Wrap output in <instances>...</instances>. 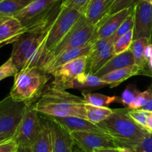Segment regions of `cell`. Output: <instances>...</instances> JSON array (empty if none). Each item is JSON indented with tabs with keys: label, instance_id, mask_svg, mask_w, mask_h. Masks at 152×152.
<instances>
[{
	"label": "cell",
	"instance_id": "1f68e13d",
	"mask_svg": "<svg viewBox=\"0 0 152 152\" xmlns=\"http://www.w3.org/2000/svg\"><path fill=\"white\" fill-rule=\"evenodd\" d=\"M139 92L140 91L137 90L135 86H128L126 89L123 91L121 97H119V102L128 107L133 102V100L136 97V96L138 94Z\"/></svg>",
	"mask_w": 152,
	"mask_h": 152
},
{
	"label": "cell",
	"instance_id": "7bdbcfd3",
	"mask_svg": "<svg viewBox=\"0 0 152 152\" xmlns=\"http://www.w3.org/2000/svg\"><path fill=\"white\" fill-rule=\"evenodd\" d=\"M148 67L152 72V58L148 61Z\"/></svg>",
	"mask_w": 152,
	"mask_h": 152
},
{
	"label": "cell",
	"instance_id": "7dc6e473",
	"mask_svg": "<svg viewBox=\"0 0 152 152\" xmlns=\"http://www.w3.org/2000/svg\"><path fill=\"white\" fill-rule=\"evenodd\" d=\"M0 1H2V0H0Z\"/></svg>",
	"mask_w": 152,
	"mask_h": 152
},
{
	"label": "cell",
	"instance_id": "f546056e",
	"mask_svg": "<svg viewBox=\"0 0 152 152\" xmlns=\"http://www.w3.org/2000/svg\"><path fill=\"white\" fill-rule=\"evenodd\" d=\"M134 8L132 9V11L130 12V14H128V17L125 19L122 23L121 24V26H119V28H118V30L116 31V32L115 33V37H116V40L119 37L122 36L125 34H126L127 32L130 31L131 30L134 29Z\"/></svg>",
	"mask_w": 152,
	"mask_h": 152
},
{
	"label": "cell",
	"instance_id": "ba28073f",
	"mask_svg": "<svg viewBox=\"0 0 152 152\" xmlns=\"http://www.w3.org/2000/svg\"><path fill=\"white\" fill-rule=\"evenodd\" d=\"M60 0H33L14 17L23 26L31 27L53 15V9Z\"/></svg>",
	"mask_w": 152,
	"mask_h": 152
},
{
	"label": "cell",
	"instance_id": "9c48e42d",
	"mask_svg": "<svg viewBox=\"0 0 152 152\" xmlns=\"http://www.w3.org/2000/svg\"><path fill=\"white\" fill-rule=\"evenodd\" d=\"M86 63L87 56H82L54 69L49 74L54 77L49 86L64 90L71 89L73 80L80 74L85 72Z\"/></svg>",
	"mask_w": 152,
	"mask_h": 152
},
{
	"label": "cell",
	"instance_id": "277c9868",
	"mask_svg": "<svg viewBox=\"0 0 152 152\" xmlns=\"http://www.w3.org/2000/svg\"><path fill=\"white\" fill-rule=\"evenodd\" d=\"M96 32V28L89 23L82 14L61 41L54 48L53 50L49 52L43 67L52 58L62 52L69 49L80 47L94 40Z\"/></svg>",
	"mask_w": 152,
	"mask_h": 152
},
{
	"label": "cell",
	"instance_id": "5b68a950",
	"mask_svg": "<svg viewBox=\"0 0 152 152\" xmlns=\"http://www.w3.org/2000/svg\"><path fill=\"white\" fill-rule=\"evenodd\" d=\"M82 14L78 10L60 5L58 12L52 20L46 38V48L49 53L61 41Z\"/></svg>",
	"mask_w": 152,
	"mask_h": 152
},
{
	"label": "cell",
	"instance_id": "484cf974",
	"mask_svg": "<svg viewBox=\"0 0 152 152\" xmlns=\"http://www.w3.org/2000/svg\"><path fill=\"white\" fill-rule=\"evenodd\" d=\"M81 94L86 103L98 107H107L113 102H119V99L118 96H109L89 91H82Z\"/></svg>",
	"mask_w": 152,
	"mask_h": 152
},
{
	"label": "cell",
	"instance_id": "52a82bcc",
	"mask_svg": "<svg viewBox=\"0 0 152 152\" xmlns=\"http://www.w3.org/2000/svg\"><path fill=\"white\" fill-rule=\"evenodd\" d=\"M33 104L26 105L24 114L12 140L17 146H31L41 130V118Z\"/></svg>",
	"mask_w": 152,
	"mask_h": 152
},
{
	"label": "cell",
	"instance_id": "f1b7e54d",
	"mask_svg": "<svg viewBox=\"0 0 152 152\" xmlns=\"http://www.w3.org/2000/svg\"><path fill=\"white\" fill-rule=\"evenodd\" d=\"M151 112L148 111L142 110L141 109H136L131 110L128 108L127 111L128 116L131 118V119L134 121L137 125L142 127L143 128L146 130V122L147 119L149 116V114ZM147 131V130H146Z\"/></svg>",
	"mask_w": 152,
	"mask_h": 152
},
{
	"label": "cell",
	"instance_id": "d590c367",
	"mask_svg": "<svg viewBox=\"0 0 152 152\" xmlns=\"http://www.w3.org/2000/svg\"><path fill=\"white\" fill-rule=\"evenodd\" d=\"M17 145L13 140H8L0 144V152H14Z\"/></svg>",
	"mask_w": 152,
	"mask_h": 152
},
{
	"label": "cell",
	"instance_id": "30bf717a",
	"mask_svg": "<svg viewBox=\"0 0 152 152\" xmlns=\"http://www.w3.org/2000/svg\"><path fill=\"white\" fill-rule=\"evenodd\" d=\"M116 40L114 34L107 39L95 40L91 51L87 56L86 73L95 75L101 67L115 55L113 44Z\"/></svg>",
	"mask_w": 152,
	"mask_h": 152
},
{
	"label": "cell",
	"instance_id": "d6986e66",
	"mask_svg": "<svg viewBox=\"0 0 152 152\" xmlns=\"http://www.w3.org/2000/svg\"><path fill=\"white\" fill-rule=\"evenodd\" d=\"M134 64H135L134 56H133L131 49H129L126 52H122L119 55H115L113 57H112L103 66L99 69L95 75L99 78H102L104 75L111 72L120 69L125 68V67L129 66Z\"/></svg>",
	"mask_w": 152,
	"mask_h": 152
},
{
	"label": "cell",
	"instance_id": "836d02e7",
	"mask_svg": "<svg viewBox=\"0 0 152 152\" xmlns=\"http://www.w3.org/2000/svg\"><path fill=\"white\" fill-rule=\"evenodd\" d=\"M137 0H113V6L111 14L117 13L125 8H130L135 5Z\"/></svg>",
	"mask_w": 152,
	"mask_h": 152
},
{
	"label": "cell",
	"instance_id": "44dd1931",
	"mask_svg": "<svg viewBox=\"0 0 152 152\" xmlns=\"http://www.w3.org/2000/svg\"><path fill=\"white\" fill-rule=\"evenodd\" d=\"M41 130L31 147L33 152H53L52 136L49 124L46 118L40 114Z\"/></svg>",
	"mask_w": 152,
	"mask_h": 152
},
{
	"label": "cell",
	"instance_id": "bcb514c9",
	"mask_svg": "<svg viewBox=\"0 0 152 152\" xmlns=\"http://www.w3.org/2000/svg\"><path fill=\"white\" fill-rule=\"evenodd\" d=\"M5 141H8V140H2V139H1V138H0V144H1V143H2V142H5Z\"/></svg>",
	"mask_w": 152,
	"mask_h": 152
},
{
	"label": "cell",
	"instance_id": "7a4b0ae2",
	"mask_svg": "<svg viewBox=\"0 0 152 152\" xmlns=\"http://www.w3.org/2000/svg\"><path fill=\"white\" fill-rule=\"evenodd\" d=\"M128 107L113 109L112 114L98 124L118 148L134 149L148 134L127 114Z\"/></svg>",
	"mask_w": 152,
	"mask_h": 152
},
{
	"label": "cell",
	"instance_id": "60d3db41",
	"mask_svg": "<svg viewBox=\"0 0 152 152\" xmlns=\"http://www.w3.org/2000/svg\"><path fill=\"white\" fill-rule=\"evenodd\" d=\"M142 110L148 111V112H152V97L151 98L150 100L142 107L140 108Z\"/></svg>",
	"mask_w": 152,
	"mask_h": 152
},
{
	"label": "cell",
	"instance_id": "cb8c5ba5",
	"mask_svg": "<svg viewBox=\"0 0 152 152\" xmlns=\"http://www.w3.org/2000/svg\"><path fill=\"white\" fill-rule=\"evenodd\" d=\"M113 109L108 107H98L87 104H85L86 119L93 124L98 125L112 114Z\"/></svg>",
	"mask_w": 152,
	"mask_h": 152
},
{
	"label": "cell",
	"instance_id": "8fae6325",
	"mask_svg": "<svg viewBox=\"0 0 152 152\" xmlns=\"http://www.w3.org/2000/svg\"><path fill=\"white\" fill-rule=\"evenodd\" d=\"M152 38V4L143 0H137L134 5V40Z\"/></svg>",
	"mask_w": 152,
	"mask_h": 152
},
{
	"label": "cell",
	"instance_id": "d6a6232c",
	"mask_svg": "<svg viewBox=\"0 0 152 152\" xmlns=\"http://www.w3.org/2000/svg\"><path fill=\"white\" fill-rule=\"evenodd\" d=\"M90 0H63L61 5L74 8L83 14Z\"/></svg>",
	"mask_w": 152,
	"mask_h": 152
},
{
	"label": "cell",
	"instance_id": "ee69618b",
	"mask_svg": "<svg viewBox=\"0 0 152 152\" xmlns=\"http://www.w3.org/2000/svg\"><path fill=\"white\" fill-rule=\"evenodd\" d=\"M73 152H84L83 151H81V149H79L78 148H77L75 146V148H73Z\"/></svg>",
	"mask_w": 152,
	"mask_h": 152
},
{
	"label": "cell",
	"instance_id": "f35d334b",
	"mask_svg": "<svg viewBox=\"0 0 152 152\" xmlns=\"http://www.w3.org/2000/svg\"><path fill=\"white\" fill-rule=\"evenodd\" d=\"M146 130L149 134L152 135V112L150 113L149 116L147 119V122H146Z\"/></svg>",
	"mask_w": 152,
	"mask_h": 152
},
{
	"label": "cell",
	"instance_id": "e575fe53",
	"mask_svg": "<svg viewBox=\"0 0 152 152\" xmlns=\"http://www.w3.org/2000/svg\"><path fill=\"white\" fill-rule=\"evenodd\" d=\"M134 152H152V135L148 134L144 139L133 149Z\"/></svg>",
	"mask_w": 152,
	"mask_h": 152
},
{
	"label": "cell",
	"instance_id": "9a60e30c",
	"mask_svg": "<svg viewBox=\"0 0 152 152\" xmlns=\"http://www.w3.org/2000/svg\"><path fill=\"white\" fill-rule=\"evenodd\" d=\"M27 31L16 17L0 18V48L14 43Z\"/></svg>",
	"mask_w": 152,
	"mask_h": 152
},
{
	"label": "cell",
	"instance_id": "ac0fdd59",
	"mask_svg": "<svg viewBox=\"0 0 152 152\" xmlns=\"http://www.w3.org/2000/svg\"><path fill=\"white\" fill-rule=\"evenodd\" d=\"M55 120L60 122L61 125L66 128L70 132L72 131H87V132L98 133L106 134L104 130L98 125L93 124L87 119L70 116V117H53Z\"/></svg>",
	"mask_w": 152,
	"mask_h": 152
},
{
	"label": "cell",
	"instance_id": "7402d4cb",
	"mask_svg": "<svg viewBox=\"0 0 152 152\" xmlns=\"http://www.w3.org/2000/svg\"><path fill=\"white\" fill-rule=\"evenodd\" d=\"M149 43H151V41L146 38H140L133 40L130 48L134 56V64L141 69L142 75L148 67V61L145 57V49Z\"/></svg>",
	"mask_w": 152,
	"mask_h": 152
},
{
	"label": "cell",
	"instance_id": "4dcf8cb0",
	"mask_svg": "<svg viewBox=\"0 0 152 152\" xmlns=\"http://www.w3.org/2000/svg\"><path fill=\"white\" fill-rule=\"evenodd\" d=\"M17 72H18V69L13 63L12 59L10 58L0 66V81L5 78L14 76Z\"/></svg>",
	"mask_w": 152,
	"mask_h": 152
},
{
	"label": "cell",
	"instance_id": "3957f363",
	"mask_svg": "<svg viewBox=\"0 0 152 152\" xmlns=\"http://www.w3.org/2000/svg\"><path fill=\"white\" fill-rule=\"evenodd\" d=\"M39 67L22 69L14 75L10 97L26 105L33 104L40 97L50 76Z\"/></svg>",
	"mask_w": 152,
	"mask_h": 152
},
{
	"label": "cell",
	"instance_id": "5bb4252c",
	"mask_svg": "<svg viewBox=\"0 0 152 152\" xmlns=\"http://www.w3.org/2000/svg\"><path fill=\"white\" fill-rule=\"evenodd\" d=\"M113 0H90L83 12L89 23L97 28L111 15Z\"/></svg>",
	"mask_w": 152,
	"mask_h": 152
},
{
	"label": "cell",
	"instance_id": "6da1fadb",
	"mask_svg": "<svg viewBox=\"0 0 152 152\" xmlns=\"http://www.w3.org/2000/svg\"><path fill=\"white\" fill-rule=\"evenodd\" d=\"M85 104L84 98L47 86L33 106L39 113L46 116L86 119Z\"/></svg>",
	"mask_w": 152,
	"mask_h": 152
},
{
	"label": "cell",
	"instance_id": "b9f144b4",
	"mask_svg": "<svg viewBox=\"0 0 152 152\" xmlns=\"http://www.w3.org/2000/svg\"><path fill=\"white\" fill-rule=\"evenodd\" d=\"M119 152H134L132 149L128 148H119Z\"/></svg>",
	"mask_w": 152,
	"mask_h": 152
},
{
	"label": "cell",
	"instance_id": "d4e9b609",
	"mask_svg": "<svg viewBox=\"0 0 152 152\" xmlns=\"http://www.w3.org/2000/svg\"><path fill=\"white\" fill-rule=\"evenodd\" d=\"M107 85L102 80L95 75L89 73H81L72 81L71 89L88 88V87H101Z\"/></svg>",
	"mask_w": 152,
	"mask_h": 152
},
{
	"label": "cell",
	"instance_id": "7c38bea8",
	"mask_svg": "<svg viewBox=\"0 0 152 152\" xmlns=\"http://www.w3.org/2000/svg\"><path fill=\"white\" fill-rule=\"evenodd\" d=\"M74 145L84 152H93L95 149L103 148H118L107 134L87 131H72Z\"/></svg>",
	"mask_w": 152,
	"mask_h": 152
},
{
	"label": "cell",
	"instance_id": "603a6c76",
	"mask_svg": "<svg viewBox=\"0 0 152 152\" xmlns=\"http://www.w3.org/2000/svg\"><path fill=\"white\" fill-rule=\"evenodd\" d=\"M33 0H2L0 1V18L14 17Z\"/></svg>",
	"mask_w": 152,
	"mask_h": 152
},
{
	"label": "cell",
	"instance_id": "4fadbf2b",
	"mask_svg": "<svg viewBox=\"0 0 152 152\" xmlns=\"http://www.w3.org/2000/svg\"><path fill=\"white\" fill-rule=\"evenodd\" d=\"M43 116L47 120L50 128L53 152H73L74 142L71 132L51 116Z\"/></svg>",
	"mask_w": 152,
	"mask_h": 152
},
{
	"label": "cell",
	"instance_id": "8992f818",
	"mask_svg": "<svg viewBox=\"0 0 152 152\" xmlns=\"http://www.w3.org/2000/svg\"><path fill=\"white\" fill-rule=\"evenodd\" d=\"M26 107V104L14 101L10 96L0 101V138L12 140Z\"/></svg>",
	"mask_w": 152,
	"mask_h": 152
},
{
	"label": "cell",
	"instance_id": "c3c4849f",
	"mask_svg": "<svg viewBox=\"0 0 152 152\" xmlns=\"http://www.w3.org/2000/svg\"><path fill=\"white\" fill-rule=\"evenodd\" d=\"M15 151H14V152H15Z\"/></svg>",
	"mask_w": 152,
	"mask_h": 152
},
{
	"label": "cell",
	"instance_id": "83f0119b",
	"mask_svg": "<svg viewBox=\"0 0 152 152\" xmlns=\"http://www.w3.org/2000/svg\"><path fill=\"white\" fill-rule=\"evenodd\" d=\"M152 97V87L146 90L145 91L139 92L133 102L127 107L131 110L140 109Z\"/></svg>",
	"mask_w": 152,
	"mask_h": 152
},
{
	"label": "cell",
	"instance_id": "e0dca14e",
	"mask_svg": "<svg viewBox=\"0 0 152 152\" xmlns=\"http://www.w3.org/2000/svg\"><path fill=\"white\" fill-rule=\"evenodd\" d=\"M93 43H94V40L85 45H83L80 47L69 49V50L62 52L58 56L52 58L51 61H49L45 65L43 69L48 74H50L51 72L53 71L54 69L72 61V60L82 56H87L93 48Z\"/></svg>",
	"mask_w": 152,
	"mask_h": 152
},
{
	"label": "cell",
	"instance_id": "ffe728a7",
	"mask_svg": "<svg viewBox=\"0 0 152 152\" xmlns=\"http://www.w3.org/2000/svg\"><path fill=\"white\" fill-rule=\"evenodd\" d=\"M142 75V69L136 64L115 70L102 77V80L110 88H115L118 87L128 78L133 76Z\"/></svg>",
	"mask_w": 152,
	"mask_h": 152
},
{
	"label": "cell",
	"instance_id": "4316f807",
	"mask_svg": "<svg viewBox=\"0 0 152 152\" xmlns=\"http://www.w3.org/2000/svg\"><path fill=\"white\" fill-rule=\"evenodd\" d=\"M134 40V29L119 37L113 44V52L115 55L129 50Z\"/></svg>",
	"mask_w": 152,
	"mask_h": 152
},
{
	"label": "cell",
	"instance_id": "2e32d148",
	"mask_svg": "<svg viewBox=\"0 0 152 152\" xmlns=\"http://www.w3.org/2000/svg\"><path fill=\"white\" fill-rule=\"evenodd\" d=\"M134 6V5L130 8H125L119 12L110 15L96 29L94 41L97 40L107 39L115 34L122 22L132 11Z\"/></svg>",
	"mask_w": 152,
	"mask_h": 152
},
{
	"label": "cell",
	"instance_id": "8d00e7d4",
	"mask_svg": "<svg viewBox=\"0 0 152 152\" xmlns=\"http://www.w3.org/2000/svg\"><path fill=\"white\" fill-rule=\"evenodd\" d=\"M145 57L147 61L152 58V43H149L145 49Z\"/></svg>",
	"mask_w": 152,
	"mask_h": 152
},
{
	"label": "cell",
	"instance_id": "74e56055",
	"mask_svg": "<svg viewBox=\"0 0 152 152\" xmlns=\"http://www.w3.org/2000/svg\"><path fill=\"white\" fill-rule=\"evenodd\" d=\"M93 152H119V148H103L95 149Z\"/></svg>",
	"mask_w": 152,
	"mask_h": 152
},
{
	"label": "cell",
	"instance_id": "f6af8a7d",
	"mask_svg": "<svg viewBox=\"0 0 152 152\" xmlns=\"http://www.w3.org/2000/svg\"><path fill=\"white\" fill-rule=\"evenodd\" d=\"M143 1H145V2H149V3L152 4V0H143Z\"/></svg>",
	"mask_w": 152,
	"mask_h": 152
},
{
	"label": "cell",
	"instance_id": "ab89813d",
	"mask_svg": "<svg viewBox=\"0 0 152 152\" xmlns=\"http://www.w3.org/2000/svg\"><path fill=\"white\" fill-rule=\"evenodd\" d=\"M15 152H33L31 146H17Z\"/></svg>",
	"mask_w": 152,
	"mask_h": 152
}]
</instances>
